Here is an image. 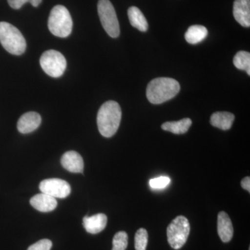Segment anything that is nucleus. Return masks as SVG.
Listing matches in <instances>:
<instances>
[{
    "label": "nucleus",
    "mask_w": 250,
    "mask_h": 250,
    "mask_svg": "<svg viewBox=\"0 0 250 250\" xmlns=\"http://www.w3.org/2000/svg\"><path fill=\"white\" fill-rule=\"evenodd\" d=\"M107 217L104 213H98L83 218V225L85 231L92 234L101 232L107 225Z\"/></svg>",
    "instance_id": "obj_12"
},
{
    "label": "nucleus",
    "mask_w": 250,
    "mask_h": 250,
    "mask_svg": "<svg viewBox=\"0 0 250 250\" xmlns=\"http://www.w3.org/2000/svg\"><path fill=\"white\" fill-rule=\"evenodd\" d=\"M41 192L54 198H65L71 192L70 184L60 179H48L42 181L39 185Z\"/></svg>",
    "instance_id": "obj_8"
},
{
    "label": "nucleus",
    "mask_w": 250,
    "mask_h": 250,
    "mask_svg": "<svg viewBox=\"0 0 250 250\" xmlns=\"http://www.w3.org/2000/svg\"><path fill=\"white\" fill-rule=\"evenodd\" d=\"M29 2L34 7H38L42 2V0H29Z\"/></svg>",
    "instance_id": "obj_26"
},
{
    "label": "nucleus",
    "mask_w": 250,
    "mask_h": 250,
    "mask_svg": "<svg viewBox=\"0 0 250 250\" xmlns=\"http://www.w3.org/2000/svg\"><path fill=\"white\" fill-rule=\"evenodd\" d=\"M62 165L65 170L73 173H82L84 164L82 156L75 151H69L62 156Z\"/></svg>",
    "instance_id": "obj_10"
},
{
    "label": "nucleus",
    "mask_w": 250,
    "mask_h": 250,
    "mask_svg": "<svg viewBox=\"0 0 250 250\" xmlns=\"http://www.w3.org/2000/svg\"><path fill=\"white\" fill-rule=\"evenodd\" d=\"M41 124V117L36 112L24 113L18 120L17 128L21 134H29L35 131Z\"/></svg>",
    "instance_id": "obj_9"
},
{
    "label": "nucleus",
    "mask_w": 250,
    "mask_h": 250,
    "mask_svg": "<svg viewBox=\"0 0 250 250\" xmlns=\"http://www.w3.org/2000/svg\"><path fill=\"white\" fill-rule=\"evenodd\" d=\"M235 20L245 27L250 26V0H235L233 3Z\"/></svg>",
    "instance_id": "obj_11"
},
{
    "label": "nucleus",
    "mask_w": 250,
    "mask_h": 250,
    "mask_svg": "<svg viewBox=\"0 0 250 250\" xmlns=\"http://www.w3.org/2000/svg\"><path fill=\"white\" fill-rule=\"evenodd\" d=\"M128 246L127 233L125 231L116 233L113 239L112 250H125Z\"/></svg>",
    "instance_id": "obj_21"
},
{
    "label": "nucleus",
    "mask_w": 250,
    "mask_h": 250,
    "mask_svg": "<svg viewBox=\"0 0 250 250\" xmlns=\"http://www.w3.org/2000/svg\"><path fill=\"white\" fill-rule=\"evenodd\" d=\"M241 187L245 189V190H248V192H250V177H245L243 180L241 181Z\"/></svg>",
    "instance_id": "obj_25"
},
{
    "label": "nucleus",
    "mask_w": 250,
    "mask_h": 250,
    "mask_svg": "<svg viewBox=\"0 0 250 250\" xmlns=\"http://www.w3.org/2000/svg\"><path fill=\"white\" fill-rule=\"evenodd\" d=\"M188 220L183 215L174 219L167 229V241L174 250H179L187 243L190 233Z\"/></svg>",
    "instance_id": "obj_5"
},
{
    "label": "nucleus",
    "mask_w": 250,
    "mask_h": 250,
    "mask_svg": "<svg viewBox=\"0 0 250 250\" xmlns=\"http://www.w3.org/2000/svg\"><path fill=\"white\" fill-rule=\"evenodd\" d=\"M218 233L221 241L228 243L232 239L233 228L228 213L221 211L218 216Z\"/></svg>",
    "instance_id": "obj_14"
},
{
    "label": "nucleus",
    "mask_w": 250,
    "mask_h": 250,
    "mask_svg": "<svg viewBox=\"0 0 250 250\" xmlns=\"http://www.w3.org/2000/svg\"><path fill=\"white\" fill-rule=\"evenodd\" d=\"M0 42L8 52L21 55L25 52L27 43L22 33L6 22H0Z\"/></svg>",
    "instance_id": "obj_3"
},
{
    "label": "nucleus",
    "mask_w": 250,
    "mask_h": 250,
    "mask_svg": "<svg viewBox=\"0 0 250 250\" xmlns=\"http://www.w3.org/2000/svg\"><path fill=\"white\" fill-rule=\"evenodd\" d=\"M148 243L147 230L141 228L136 231L135 235V249L136 250H146Z\"/></svg>",
    "instance_id": "obj_20"
},
{
    "label": "nucleus",
    "mask_w": 250,
    "mask_h": 250,
    "mask_svg": "<svg viewBox=\"0 0 250 250\" xmlns=\"http://www.w3.org/2000/svg\"><path fill=\"white\" fill-rule=\"evenodd\" d=\"M180 90L177 80L169 77L154 79L147 85L146 96L149 103L160 104L174 98Z\"/></svg>",
    "instance_id": "obj_2"
},
{
    "label": "nucleus",
    "mask_w": 250,
    "mask_h": 250,
    "mask_svg": "<svg viewBox=\"0 0 250 250\" xmlns=\"http://www.w3.org/2000/svg\"><path fill=\"white\" fill-rule=\"evenodd\" d=\"M192 125L190 118H184L179 121L166 122L161 126L165 131H170L174 134H183L187 133Z\"/></svg>",
    "instance_id": "obj_18"
},
{
    "label": "nucleus",
    "mask_w": 250,
    "mask_h": 250,
    "mask_svg": "<svg viewBox=\"0 0 250 250\" xmlns=\"http://www.w3.org/2000/svg\"><path fill=\"white\" fill-rule=\"evenodd\" d=\"M30 204L35 209L44 213L52 211L58 205L57 199L42 192L33 197L30 200Z\"/></svg>",
    "instance_id": "obj_13"
},
{
    "label": "nucleus",
    "mask_w": 250,
    "mask_h": 250,
    "mask_svg": "<svg viewBox=\"0 0 250 250\" xmlns=\"http://www.w3.org/2000/svg\"><path fill=\"white\" fill-rule=\"evenodd\" d=\"M170 183V179L167 177H156L149 181V185L154 189L164 188Z\"/></svg>",
    "instance_id": "obj_22"
},
{
    "label": "nucleus",
    "mask_w": 250,
    "mask_h": 250,
    "mask_svg": "<svg viewBox=\"0 0 250 250\" xmlns=\"http://www.w3.org/2000/svg\"><path fill=\"white\" fill-rule=\"evenodd\" d=\"M99 17L102 25L111 38L118 37L121 33L119 22L116 11L109 0H99L98 4Z\"/></svg>",
    "instance_id": "obj_6"
},
{
    "label": "nucleus",
    "mask_w": 250,
    "mask_h": 250,
    "mask_svg": "<svg viewBox=\"0 0 250 250\" xmlns=\"http://www.w3.org/2000/svg\"><path fill=\"white\" fill-rule=\"evenodd\" d=\"M128 17L130 24L133 27L145 32L148 29V23L141 10L136 6H131L128 9Z\"/></svg>",
    "instance_id": "obj_16"
},
{
    "label": "nucleus",
    "mask_w": 250,
    "mask_h": 250,
    "mask_svg": "<svg viewBox=\"0 0 250 250\" xmlns=\"http://www.w3.org/2000/svg\"><path fill=\"white\" fill-rule=\"evenodd\" d=\"M52 247V241L49 239H42L31 245L27 250H50Z\"/></svg>",
    "instance_id": "obj_23"
},
{
    "label": "nucleus",
    "mask_w": 250,
    "mask_h": 250,
    "mask_svg": "<svg viewBox=\"0 0 250 250\" xmlns=\"http://www.w3.org/2000/svg\"><path fill=\"white\" fill-rule=\"evenodd\" d=\"M249 250H250V249H249Z\"/></svg>",
    "instance_id": "obj_27"
},
{
    "label": "nucleus",
    "mask_w": 250,
    "mask_h": 250,
    "mask_svg": "<svg viewBox=\"0 0 250 250\" xmlns=\"http://www.w3.org/2000/svg\"><path fill=\"white\" fill-rule=\"evenodd\" d=\"M235 116L229 112H216L210 117V123L215 127L222 130L231 129Z\"/></svg>",
    "instance_id": "obj_15"
},
{
    "label": "nucleus",
    "mask_w": 250,
    "mask_h": 250,
    "mask_svg": "<svg viewBox=\"0 0 250 250\" xmlns=\"http://www.w3.org/2000/svg\"><path fill=\"white\" fill-rule=\"evenodd\" d=\"M121 108L115 101H108L99 109L97 123L100 134L104 137L114 136L121 125Z\"/></svg>",
    "instance_id": "obj_1"
},
{
    "label": "nucleus",
    "mask_w": 250,
    "mask_h": 250,
    "mask_svg": "<svg viewBox=\"0 0 250 250\" xmlns=\"http://www.w3.org/2000/svg\"><path fill=\"white\" fill-rule=\"evenodd\" d=\"M73 22L68 10L57 5L51 11L48 19V28L53 35L59 38H66L72 30Z\"/></svg>",
    "instance_id": "obj_4"
},
{
    "label": "nucleus",
    "mask_w": 250,
    "mask_h": 250,
    "mask_svg": "<svg viewBox=\"0 0 250 250\" xmlns=\"http://www.w3.org/2000/svg\"><path fill=\"white\" fill-rule=\"evenodd\" d=\"M208 36L207 28L202 25H192L188 29L185 34V39L192 45L200 43Z\"/></svg>",
    "instance_id": "obj_17"
},
{
    "label": "nucleus",
    "mask_w": 250,
    "mask_h": 250,
    "mask_svg": "<svg viewBox=\"0 0 250 250\" xmlns=\"http://www.w3.org/2000/svg\"><path fill=\"white\" fill-rule=\"evenodd\" d=\"M27 2H29V0H8L9 6L14 9H21Z\"/></svg>",
    "instance_id": "obj_24"
},
{
    "label": "nucleus",
    "mask_w": 250,
    "mask_h": 250,
    "mask_svg": "<svg viewBox=\"0 0 250 250\" xmlns=\"http://www.w3.org/2000/svg\"><path fill=\"white\" fill-rule=\"evenodd\" d=\"M233 64L236 68L246 70L250 75V54L246 51H240L233 58Z\"/></svg>",
    "instance_id": "obj_19"
},
{
    "label": "nucleus",
    "mask_w": 250,
    "mask_h": 250,
    "mask_svg": "<svg viewBox=\"0 0 250 250\" xmlns=\"http://www.w3.org/2000/svg\"><path fill=\"white\" fill-rule=\"evenodd\" d=\"M41 66L49 76L58 78L63 75L67 67L66 59L58 51L50 49L42 54Z\"/></svg>",
    "instance_id": "obj_7"
}]
</instances>
